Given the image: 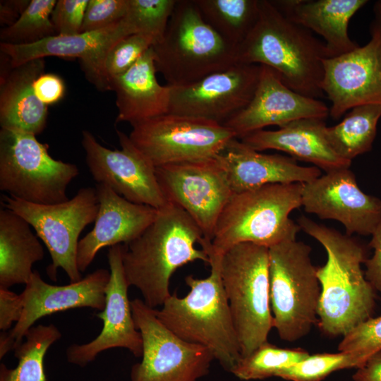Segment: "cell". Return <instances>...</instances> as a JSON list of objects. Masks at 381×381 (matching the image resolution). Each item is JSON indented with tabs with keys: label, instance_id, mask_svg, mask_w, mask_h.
<instances>
[{
	"label": "cell",
	"instance_id": "32",
	"mask_svg": "<svg viewBox=\"0 0 381 381\" xmlns=\"http://www.w3.org/2000/svg\"><path fill=\"white\" fill-rule=\"evenodd\" d=\"M309 355L302 349L280 348L267 341L248 356L241 357L231 373L242 380L277 377L282 370Z\"/></svg>",
	"mask_w": 381,
	"mask_h": 381
},
{
	"label": "cell",
	"instance_id": "29",
	"mask_svg": "<svg viewBox=\"0 0 381 381\" xmlns=\"http://www.w3.org/2000/svg\"><path fill=\"white\" fill-rule=\"evenodd\" d=\"M380 117L381 104L355 107L341 122L327 126V140L340 157L352 161L371 150Z\"/></svg>",
	"mask_w": 381,
	"mask_h": 381
},
{
	"label": "cell",
	"instance_id": "38",
	"mask_svg": "<svg viewBox=\"0 0 381 381\" xmlns=\"http://www.w3.org/2000/svg\"><path fill=\"white\" fill-rule=\"evenodd\" d=\"M128 0H88L81 32L107 28L126 15Z\"/></svg>",
	"mask_w": 381,
	"mask_h": 381
},
{
	"label": "cell",
	"instance_id": "16",
	"mask_svg": "<svg viewBox=\"0 0 381 381\" xmlns=\"http://www.w3.org/2000/svg\"><path fill=\"white\" fill-rule=\"evenodd\" d=\"M362 47L323 60L321 88L331 102L329 116L339 119L352 108L381 104V25L374 20Z\"/></svg>",
	"mask_w": 381,
	"mask_h": 381
},
{
	"label": "cell",
	"instance_id": "36",
	"mask_svg": "<svg viewBox=\"0 0 381 381\" xmlns=\"http://www.w3.org/2000/svg\"><path fill=\"white\" fill-rule=\"evenodd\" d=\"M155 43L150 35L132 34L110 48L104 62V74L109 90L111 80L129 69Z\"/></svg>",
	"mask_w": 381,
	"mask_h": 381
},
{
	"label": "cell",
	"instance_id": "42",
	"mask_svg": "<svg viewBox=\"0 0 381 381\" xmlns=\"http://www.w3.org/2000/svg\"><path fill=\"white\" fill-rule=\"evenodd\" d=\"M371 236L369 246L374 253L364 262L366 267L365 276L374 289L381 293V221Z\"/></svg>",
	"mask_w": 381,
	"mask_h": 381
},
{
	"label": "cell",
	"instance_id": "35",
	"mask_svg": "<svg viewBox=\"0 0 381 381\" xmlns=\"http://www.w3.org/2000/svg\"><path fill=\"white\" fill-rule=\"evenodd\" d=\"M176 1L128 0L123 19L133 34L150 35L157 43L164 34Z\"/></svg>",
	"mask_w": 381,
	"mask_h": 381
},
{
	"label": "cell",
	"instance_id": "20",
	"mask_svg": "<svg viewBox=\"0 0 381 381\" xmlns=\"http://www.w3.org/2000/svg\"><path fill=\"white\" fill-rule=\"evenodd\" d=\"M260 66L258 84L252 99L223 125L236 138L241 139L268 126L281 128L298 119L325 120L328 117L329 108L325 102L296 92L271 68Z\"/></svg>",
	"mask_w": 381,
	"mask_h": 381
},
{
	"label": "cell",
	"instance_id": "44",
	"mask_svg": "<svg viewBox=\"0 0 381 381\" xmlns=\"http://www.w3.org/2000/svg\"><path fill=\"white\" fill-rule=\"evenodd\" d=\"M30 1L9 0L0 1V23L1 26L13 25L21 16Z\"/></svg>",
	"mask_w": 381,
	"mask_h": 381
},
{
	"label": "cell",
	"instance_id": "15",
	"mask_svg": "<svg viewBox=\"0 0 381 381\" xmlns=\"http://www.w3.org/2000/svg\"><path fill=\"white\" fill-rule=\"evenodd\" d=\"M261 66L237 63L190 85L171 87L169 114L224 125L252 99Z\"/></svg>",
	"mask_w": 381,
	"mask_h": 381
},
{
	"label": "cell",
	"instance_id": "13",
	"mask_svg": "<svg viewBox=\"0 0 381 381\" xmlns=\"http://www.w3.org/2000/svg\"><path fill=\"white\" fill-rule=\"evenodd\" d=\"M167 201L182 208L211 242L217 220L233 192L224 168L215 157L155 167Z\"/></svg>",
	"mask_w": 381,
	"mask_h": 381
},
{
	"label": "cell",
	"instance_id": "9",
	"mask_svg": "<svg viewBox=\"0 0 381 381\" xmlns=\"http://www.w3.org/2000/svg\"><path fill=\"white\" fill-rule=\"evenodd\" d=\"M79 174L72 163L55 159L49 145L20 130L1 128L0 190L28 202L54 205L68 200L67 188Z\"/></svg>",
	"mask_w": 381,
	"mask_h": 381
},
{
	"label": "cell",
	"instance_id": "40",
	"mask_svg": "<svg viewBox=\"0 0 381 381\" xmlns=\"http://www.w3.org/2000/svg\"><path fill=\"white\" fill-rule=\"evenodd\" d=\"M33 89L38 99L48 107L63 98L66 88L60 76L44 73L34 81Z\"/></svg>",
	"mask_w": 381,
	"mask_h": 381
},
{
	"label": "cell",
	"instance_id": "45",
	"mask_svg": "<svg viewBox=\"0 0 381 381\" xmlns=\"http://www.w3.org/2000/svg\"><path fill=\"white\" fill-rule=\"evenodd\" d=\"M373 11L377 20L381 25V0L376 1L373 6Z\"/></svg>",
	"mask_w": 381,
	"mask_h": 381
},
{
	"label": "cell",
	"instance_id": "10",
	"mask_svg": "<svg viewBox=\"0 0 381 381\" xmlns=\"http://www.w3.org/2000/svg\"><path fill=\"white\" fill-rule=\"evenodd\" d=\"M1 203L26 220L45 244L52 258L47 268L51 279L56 280L58 268L66 273L71 282L82 279L77 265L78 238L97 217L96 188H80L71 199L54 205L35 204L6 195Z\"/></svg>",
	"mask_w": 381,
	"mask_h": 381
},
{
	"label": "cell",
	"instance_id": "12",
	"mask_svg": "<svg viewBox=\"0 0 381 381\" xmlns=\"http://www.w3.org/2000/svg\"><path fill=\"white\" fill-rule=\"evenodd\" d=\"M131 306L143 339L142 360L132 365L131 381H198L209 373L215 359L208 349L174 334L143 299Z\"/></svg>",
	"mask_w": 381,
	"mask_h": 381
},
{
	"label": "cell",
	"instance_id": "1",
	"mask_svg": "<svg viewBox=\"0 0 381 381\" xmlns=\"http://www.w3.org/2000/svg\"><path fill=\"white\" fill-rule=\"evenodd\" d=\"M297 224L323 246L327 255L325 264L317 267L321 287L317 324L326 336L343 337L374 311L375 289L361 268L367 260L365 249L351 236L304 215Z\"/></svg>",
	"mask_w": 381,
	"mask_h": 381
},
{
	"label": "cell",
	"instance_id": "28",
	"mask_svg": "<svg viewBox=\"0 0 381 381\" xmlns=\"http://www.w3.org/2000/svg\"><path fill=\"white\" fill-rule=\"evenodd\" d=\"M29 223L7 208L0 210V287L26 284L44 252Z\"/></svg>",
	"mask_w": 381,
	"mask_h": 381
},
{
	"label": "cell",
	"instance_id": "39",
	"mask_svg": "<svg viewBox=\"0 0 381 381\" xmlns=\"http://www.w3.org/2000/svg\"><path fill=\"white\" fill-rule=\"evenodd\" d=\"M88 0H59L51 15L57 35H74L81 33Z\"/></svg>",
	"mask_w": 381,
	"mask_h": 381
},
{
	"label": "cell",
	"instance_id": "8",
	"mask_svg": "<svg viewBox=\"0 0 381 381\" xmlns=\"http://www.w3.org/2000/svg\"><path fill=\"white\" fill-rule=\"evenodd\" d=\"M310 253V246L296 240L269 248L273 327L284 341L301 339L318 322L321 287Z\"/></svg>",
	"mask_w": 381,
	"mask_h": 381
},
{
	"label": "cell",
	"instance_id": "5",
	"mask_svg": "<svg viewBox=\"0 0 381 381\" xmlns=\"http://www.w3.org/2000/svg\"><path fill=\"white\" fill-rule=\"evenodd\" d=\"M303 183H271L233 193L215 226L211 242L201 241L210 255L222 256L241 243L270 248L296 240L301 230L290 213L302 206Z\"/></svg>",
	"mask_w": 381,
	"mask_h": 381
},
{
	"label": "cell",
	"instance_id": "27",
	"mask_svg": "<svg viewBox=\"0 0 381 381\" xmlns=\"http://www.w3.org/2000/svg\"><path fill=\"white\" fill-rule=\"evenodd\" d=\"M44 59L30 61L20 66L11 65L1 70V128L20 130L40 134L47 123L48 107L35 94L33 83L44 73Z\"/></svg>",
	"mask_w": 381,
	"mask_h": 381
},
{
	"label": "cell",
	"instance_id": "7",
	"mask_svg": "<svg viewBox=\"0 0 381 381\" xmlns=\"http://www.w3.org/2000/svg\"><path fill=\"white\" fill-rule=\"evenodd\" d=\"M220 272L241 357L267 341L273 327L270 300L269 248L241 243L222 256Z\"/></svg>",
	"mask_w": 381,
	"mask_h": 381
},
{
	"label": "cell",
	"instance_id": "33",
	"mask_svg": "<svg viewBox=\"0 0 381 381\" xmlns=\"http://www.w3.org/2000/svg\"><path fill=\"white\" fill-rule=\"evenodd\" d=\"M55 0H31L20 18L11 26L1 30V42L32 44L56 35L51 15Z\"/></svg>",
	"mask_w": 381,
	"mask_h": 381
},
{
	"label": "cell",
	"instance_id": "37",
	"mask_svg": "<svg viewBox=\"0 0 381 381\" xmlns=\"http://www.w3.org/2000/svg\"><path fill=\"white\" fill-rule=\"evenodd\" d=\"M339 351H358L368 358L381 350V315L370 318L343 336Z\"/></svg>",
	"mask_w": 381,
	"mask_h": 381
},
{
	"label": "cell",
	"instance_id": "30",
	"mask_svg": "<svg viewBox=\"0 0 381 381\" xmlns=\"http://www.w3.org/2000/svg\"><path fill=\"white\" fill-rule=\"evenodd\" d=\"M204 20L226 42L238 47L255 27L260 0H195Z\"/></svg>",
	"mask_w": 381,
	"mask_h": 381
},
{
	"label": "cell",
	"instance_id": "17",
	"mask_svg": "<svg viewBox=\"0 0 381 381\" xmlns=\"http://www.w3.org/2000/svg\"><path fill=\"white\" fill-rule=\"evenodd\" d=\"M110 272L99 268L80 281L67 285H52L44 282L38 271H33L21 293L23 309L14 327L0 335V359L14 350L39 319L53 313L76 308L103 310Z\"/></svg>",
	"mask_w": 381,
	"mask_h": 381
},
{
	"label": "cell",
	"instance_id": "43",
	"mask_svg": "<svg viewBox=\"0 0 381 381\" xmlns=\"http://www.w3.org/2000/svg\"><path fill=\"white\" fill-rule=\"evenodd\" d=\"M352 378L354 381H381V350L370 356Z\"/></svg>",
	"mask_w": 381,
	"mask_h": 381
},
{
	"label": "cell",
	"instance_id": "31",
	"mask_svg": "<svg viewBox=\"0 0 381 381\" xmlns=\"http://www.w3.org/2000/svg\"><path fill=\"white\" fill-rule=\"evenodd\" d=\"M61 337L54 325L32 327L25 335V340L13 350L18 365L11 369L0 365V381H47L44 358L49 348Z\"/></svg>",
	"mask_w": 381,
	"mask_h": 381
},
{
	"label": "cell",
	"instance_id": "22",
	"mask_svg": "<svg viewBox=\"0 0 381 381\" xmlns=\"http://www.w3.org/2000/svg\"><path fill=\"white\" fill-rule=\"evenodd\" d=\"M99 210L93 229L79 241L77 265L84 272L103 248L126 244L139 236L155 220L157 209L133 203L108 186H96Z\"/></svg>",
	"mask_w": 381,
	"mask_h": 381
},
{
	"label": "cell",
	"instance_id": "4",
	"mask_svg": "<svg viewBox=\"0 0 381 381\" xmlns=\"http://www.w3.org/2000/svg\"><path fill=\"white\" fill-rule=\"evenodd\" d=\"M210 274L205 279L188 275L186 296L176 293L155 309L159 320L181 339L203 346L222 367L231 373L241 358L240 345L222 285V256L210 255Z\"/></svg>",
	"mask_w": 381,
	"mask_h": 381
},
{
	"label": "cell",
	"instance_id": "23",
	"mask_svg": "<svg viewBox=\"0 0 381 381\" xmlns=\"http://www.w3.org/2000/svg\"><path fill=\"white\" fill-rule=\"evenodd\" d=\"M216 157L226 171L233 193L271 183H305L321 176L315 166H301L288 156L260 153L236 138Z\"/></svg>",
	"mask_w": 381,
	"mask_h": 381
},
{
	"label": "cell",
	"instance_id": "19",
	"mask_svg": "<svg viewBox=\"0 0 381 381\" xmlns=\"http://www.w3.org/2000/svg\"><path fill=\"white\" fill-rule=\"evenodd\" d=\"M123 244L109 247L107 254L110 277L106 289L105 306L96 314L103 322L99 335L83 344L66 349L68 362L85 367L106 350L124 348L134 356H142L143 339L133 318L131 301L123 265Z\"/></svg>",
	"mask_w": 381,
	"mask_h": 381
},
{
	"label": "cell",
	"instance_id": "41",
	"mask_svg": "<svg viewBox=\"0 0 381 381\" xmlns=\"http://www.w3.org/2000/svg\"><path fill=\"white\" fill-rule=\"evenodd\" d=\"M23 301L21 294H17L9 289L0 287V329L8 331L13 322L21 318Z\"/></svg>",
	"mask_w": 381,
	"mask_h": 381
},
{
	"label": "cell",
	"instance_id": "24",
	"mask_svg": "<svg viewBox=\"0 0 381 381\" xmlns=\"http://www.w3.org/2000/svg\"><path fill=\"white\" fill-rule=\"evenodd\" d=\"M326 128L325 120L302 119L275 131H256L239 140L258 152L265 150L284 152L296 160L311 163L326 173L350 168L351 161L340 157L329 144Z\"/></svg>",
	"mask_w": 381,
	"mask_h": 381
},
{
	"label": "cell",
	"instance_id": "34",
	"mask_svg": "<svg viewBox=\"0 0 381 381\" xmlns=\"http://www.w3.org/2000/svg\"><path fill=\"white\" fill-rule=\"evenodd\" d=\"M368 357L358 351H339L309 355L284 369L277 377L290 381H321L339 370L360 368Z\"/></svg>",
	"mask_w": 381,
	"mask_h": 381
},
{
	"label": "cell",
	"instance_id": "3",
	"mask_svg": "<svg viewBox=\"0 0 381 381\" xmlns=\"http://www.w3.org/2000/svg\"><path fill=\"white\" fill-rule=\"evenodd\" d=\"M238 62L271 68L290 89L320 99L327 58L325 43L288 19L271 1L260 0L258 20L238 46Z\"/></svg>",
	"mask_w": 381,
	"mask_h": 381
},
{
	"label": "cell",
	"instance_id": "11",
	"mask_svg": "<svg viewBox=\"0 0 381 381\" xmlns=\"http://www.w3.org/2000/svg\"><path fill=\"white\" fill-rule=\"evenodd\" d=\"M132 127L129 138L155 167L214 157L236 138L216 122L169 113Z\"/></svg>",
	"mask_w": 381,
	"mask_h": 381
},
{
	"label": "cell",
	"instance_id": "26",
	"mask_svg": "<svg viewBox=\"0 0 381 381\" xmlns=\"http://www.w3.org/2000/svg\"><path fill=\"white\" fill-rule=\"evenodd\" d=\"M152 46L126 72L111 80L118 108L116 122L131 126L169 113L171 87L156 76Z\"/></svg>",
	"mask_w": 381,
	"mask_h": 381
},
{
	"label": "cell",
	"instance_id": "25",
	"mask_svg": "<svg viewBox=\"0 0 381 381\" xmlns=\"http://www.w3.org/2000/svg\"><path fill=\"white\" fill-rule=\"evenodd\" d=\"M272 4L291 21L324 39L327 58L348 53L358 44L348 32L351 18L366 0H279Z\"/></svg>",
	"mask_w": 381,
	"mask_h": 381
},
{
	"label": "cell",
	"instance_id": "21",
	"mask_svg": "<svg viewBox=\"0 0 381 381\" xmlns=\"http://www.w3.org/2000/svg\"><path fill=\"white\" fill-rule=\"evenodd\" d=\"M133 32L124 19L107 28L74 35L51 36L32 44L0 43L1 53L15 67L47 56L78 58L87 78L101 90H109L104 62L110 48Z\"/></svg>",
	"mask_w": 381,
	"mask_h": 381
},
{
	"label": "cell",
	"instance_id": "18",
	"mask_svg": "<svg viewBox=\"0 0 381 381\" xmlns=\"http://www.w3.org/2000/svg\"><path fill=\"white\" fill-rule=\"evenodd\" d=\"M302 206L322 219L339 222L347 235H372L381 221V200L358 187L349 168L303 183Z\"/></svg>",
	"mask_w": 381,
	"mask_h": 381
},
{
	"label": "cell",
	"instance_id": "2",
	"mask_svg": "<svg viewBox=\"0 0 381 381\" xmlns=\"http://www.w3.org/2000/svg\"><path fill=\"white\" fill-rule=\"evenodd\" d=\"M202 233L191 217L174 202L157 209L155 220L136 238L123 244V265L129 286L137 288L145 303L155 309L171 296V277L196 260L210 264L208 255L195 244Z\"/></svg>",
	"mask_w": 381,
	"mask_h": 381
},
{
	"label": "cell",
	"instance_id": "14",
	"mask_svg": "<svg viewBox=\"0 0 381 381\" xmlns=\"http://www.w3.org/2000/svg\"><path fill=\"white\" fill-rule=\"evenodd\" d=\"M116 133L121 150L104 147L89 131H82L81 143L93 179L130 202L161 207L167 200L159 186L155 167L129 136L119 130Z\"/></svg>",
	"mask_w": 381,
	"mask_h": 381
},
{
	"label": "cell",
	"instance_id": "6",
	"mask_svg": "<svg viewBox=\"0 0 381 381\" xmlns=\"http://www.w3.org/2000/svg\"><path fill=\"white\" fill-rule=\"evenodd\" d=\"M155 64L173 87L193 84L238 63V47L203 19L195 0H177L162 38L152 45Z\"/></svg>",
	"mask_w": 381,
	"mask_h": 381
}]
</instances>
